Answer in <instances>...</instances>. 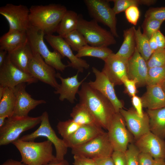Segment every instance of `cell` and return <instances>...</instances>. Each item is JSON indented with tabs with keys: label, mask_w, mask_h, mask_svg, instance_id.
I'll return each mask as SVG.
<instances>
[{
	"label": "cell",
	"mask_w": 165,
	"mask_h": 165,
	"mask_svg": "<svg viewBox=\"0 0 165 165\" xmlns=\"http://www.w3.org/2000/svg\"><path fill=\"white\" fill-rule=\"evenodd\" d=\"M79 103L85 105L92 114L98 124L108 130L116 113L110 101L87 82H83L78 93Z\"/></svg>",
	"instance_id": "6da1fadb"
},
{
	"label": "cell",
	"mask_w": 165,
	"mask_h": 165,
	"mask_svg": "<svg viewBox=\"0 0 165 165\" xmlns=\"http://www.w3.org/2000/svg\"><path fill=\"white\" fill-rule=\"evenodd\" d=\"M29 10L30 25L43 31L46 35L52 34L57 31L67 9L64 6L51 4L46 5L32 6Z\"/></svg>",
	"instance_id": "7a4b0ae2"
},
{
	"label": "cell",
	"mask_w": 165,
	"mask_h": 165,
	"mask_svg": "<svg viewBox=\"0 0 165 165\" xmlns=\"http://www.w3.org/2000/svg\"><path fill=\"white\" fill-rule=\"evenodd\" d=\"M12 144L20 152L21 161L27 165H46L56 159L53 153V144L48 140L35 142L19 138Z\"/></svg>",
	"instance_id": "3957f363"
},
{
	"label": "cell",
	"mask_w": 165,
	"mask_h": 165,
	"mask_svg": "<svg viewBox=\"0 0 165 165\" xmlns=\"http://www.w3.org/2000/svg\"><path fill=\"white\" fill-rule=\"evenodd\" d=\"M41 116L33 117L11 116L7 118L3 126L0 128V145H7L19 138L25 131L40 124Z\"/></svg>",
	"instance_id": "277c9868"
},
{
	"label": "cell",
	"mask_w": 165,
	"mask_h": 165,
	"mask_svg": "<svg viewBox=\"0 0 165 165\" xmlns=\"http://www.w3.org/2000/svg\"><path fill=\"white\" fill-rule=\"evenodd\" d=\"M28 42L33 52L38 53L45 61L56 70L63 72L68 64H64L61 59L64 57L58 52L54 50L51 52L45 43L44 38V33L31 25L27 31Z\"/></svg>",
	"instance_id": "5b68a950"
},
{
	"label": "cell",
	"mask_w": 165,
	"mask_h": 165,
	"mask_svg": "<svg viewBox=\"0 0 165 165\" xmlns=\"http://www.w3.org/2000/svg\"><path fill=\"white\" fill-rule=\"evenodd\" d=\"M77 29L83 36L87 44L92 46L107 47L116 42L110 31L101 27L95 20H86L80 15Z\"/></svg>",
	"instance_id": "8992f818"
},
{
	"label": "cell",
	"mask_w": 165,
	"mask_h": 165,
	"mask_svg": "<svg viewBox=\"0 0 165 165\" xmlns=\"http://www.w3.org/2000/svg\"><path fill=\"white\" fill-rule=\"evenodd\" d=\"M41 116V121L38 128L32 133L24 135L19 138L24 141H34L39 137H46L54 146L56 158L58 160L64 159L68 148L63 139L58 137L52 127L48 112L45 111Z\"/></svg>",
	"instance_id": "52a82bcc"
},
{
	"label": "cell",
	"mask_w": 165,
	"mask_h": 165,
	"mask_svg": "<svg viewBox=\"0 0 165 165\" xmlns=\"http://www.w3.org/2000/svg\"><path fill=\"white\" fill-rule=\"evenodd\" d=\"M113 151L108 133L105 131L87 142L72 148L74 156L91 159L111 156Z\"/></svg>",
	"instance_id": "ba28073f"
},
{
	"label": "cell",
	"mask_w": 165,
	"mask_h": 165,
	"mask_svg": "<svg viewBox=\"0 0 165 165\" xmlns=\"http://www.w3.org/2000/svg\"><path fill=\"white\" fill-rule=\"evenodd\" d=\"M109 0H85L84 2L90 16L97 22L108 26L115 37H119L116 28V14Z\"/></svg>",
	"instance_id": "9c48e42d"
},
{
	"label": "cell",
	"mask_w": 165,
	"mask_h": 165,
	"mask_svg": "<svg viewBox=\"0 0 165 165\" xmlns=\"http://www.w3.org/2000/svg\"><path fill=\"white\" fill-rule=\"evenodd\" d=\"M114 151L125 152L129 145L134 140L128 129L124 120L119 112L113 116L107 130Z\"/></svg>",
	"instance_id": "30bf717a"
},
{
	"label": "cell",
	"mask_w": 165,
	"mask_h": 165,
	"mask_svg": "<svg viewBox=\"0 0 165 165\" xmlns=\"http://www.w3.org/2000/svg\"><path fill=\"white\" fill-rule=\"evenodd\" d=\"M38 81L29 73L21 70L15 66L7 54L4 64L0 68V86L14 90L20 84L27 83L29 84Z\"/></svg>",
	"instance_id": "8fae6325"
},
{
	"label": "cell",
	"mask_w": 165,
	"mask_h": 165,
	"mask_svg": "<svg viewBox=\"0 0 165 165\" xmlns=\"http://www.w3.org/2000/svg\"><path fill=\"white\" fill-rule=\"evenodd\" d=\"M29 13V9L23 5L8 3L0 8V14L7 21L10 31H27L31 26Z\"/></svg>",
	"instance_id": "7c38bea8"
},
{
	"label": "cell",
	"mask_w": 165,
	"mask_h": 165,
	"mask_svg": "<svg viewBox=\"0 0 165 165\" xmlns=\"http://www.w3.org/2000/svg\"><path fill=\"white\" fill-rule=\"evenodd\" d=\"M33 52V57L28 67V73L38 80L57 89L60 84L56 79L55 69L47 64L38 53Z\"/></svg>",
	"instance_id": "4fadbf2b"
},
{
	"label": "cell",
	"mask_w": 165,
	"mask_h": 165,
	"mask_svg": "<svg viewBox=\"0 0 165 165\" xmlns=\"http://www.w3.org/2000/svg\"><path fill=\"white\" fill-rule=\"evenodd\" d=\"M44 38L54 50L58 52L63 57H66L69 59L70 61L68 64L69 67L81 73L84 69L89 68L90 65L85 60L77 57L73 53L71 47L63 37L59 35L48 34L45 35Z\"/></svg>",
	"instance_id": "5bb4252c"
},
{
	"label": "cell",
	"mask_w": 165,
	"mask_h": 165,
	"mask_svg": "<svg viewBox=\"0 0 165 165\" xmlns=\"http://www.w3.org/2000/svg\"><path fill=\"white\" fill-rule=\"evenodd\" d=\"M128 60L113 53L104 61L101 71L114 86L123 84V78L128 77Z\"/></svg>",
	"instance_id": "9a60e30c"
},
{
	"label": "cell",
	"mask_w": 165,
	"mask_h": 165,
	"mask_svg": "<svg viewBox=\"0 0 165 165\" xmlns=\"http://www.w3.org/2000/svg\"><path fill=\"white\" fill-rule=\"evenodd\" d=\"M92 70L95 75V79L94 81H90L88 83L110 101L116 112H119V110L123 108L124 103L117 97L114 88L115 86L103 72L95 67H93Z\"/></svg>",
	"instance_id": "2e32d148"
},
{
	"label": "cell",
	"mask_w": 165,
	"mask_h": 165,
	"mask_svg": "<svg viewBox=\"0 0 165 165\" xmlns=\"http://www.w3.org/2000/svg\"><path fill=\"white\" fill-rule=\"evenodd\" d=\"M119 112L135 141L150 131L149 118L146 112H144L143 117L140 116L133 108L128 110L122 108Z\"/></svg>",
	"instance_id": "e0dca14e"
},
{
	"label": "cell",
	"mask_w": 165,
	"mask_h": 165,
	"mask_svg": "<svg viewBox=\"0 0 165 165\" xmlns=\"http://www.w3.org/2000/svg\"><path fill=\"white\" fill-rule=\"evenodd\" d=\"M25 83L16 86L13 90L16 98L15 108L12 116H28L29 112L40 105L46 103L43 100H35L26 90Z\"/></svg>",
	"instance_id": "ac0fdd59"
},
{
	"label": "cell",
	"mask_w": 165,
	"mask_h": 165,
	"mask_svg": "<svg viewBox=\"0 0 165 165\" xmlns=\"http://www.w3.org/2000/svg\"><path fill=\"white\" fill-rule=\"evenodd\" d=\"M139 151L151 155L154 159L165 160V141L150 131L145 134L134 143Z\"/></svg>",
	"instance_id": "d6986e66"
},
{
	"label": "cell",
	"mask_w": 165,
	"mask_h": 165,
	"mask_svg": "<svg viewBox=\"0 0 165 165\" xmlns=\"http://www.w3.org/2000/svg\"><path fill=\"white\" fill-rule=\"evenodd\" d=\"M97 124L81 126L71 136L63 139L68 148L71 149L90 141L104 131Z\"/></svg>",
	"instance_id": "ffe728a7"
},
{
	"label": "cell",
	"mask_w": 165,
	"mask_h": 165,
	"mask_svg": "<svg viewBox=\"0 0 165 165\" xmlns=\"http://www.w3.org/2000/svg\"><path fill=\"white\" fill-rule=\"evenodd\" d=\"M78 72L75 75L66 78L62 77L61 74L57 73L56 78L59 79L61 83L59 87L54 92L56 94H59V99L61 101L67 100L70 103H73L76 100V94L78 93L80 86L86 79L90 73L82 80L79 82L78 80Z\"/></svg>",
	"instance_id": "44dd1931"
},
{
	"label": "cell",
	"mask_w": 165,
	"mask_h": 165,
	"mask_svg": "<svg viewBox=\"0 0 165 165\" xmlns=\"http://www.w3.org/2000/svg\"><path fill=\"white\" fill-rule=\"evenodd\" d=\"M148 69L146 62L136 48L128 60V78L131 79H136L138 82V86L146 85Z\"/></svg>",
	"instance_id": "7402d4cb"
},
{
	"label": "cell",
	"mask_w": 165,
	"mask_h": 165,
	"mask_svg": "<svg viewBox=\"0 0 165 165\" xmlns=\"http://www.w3.org/2000/svg\"><path fill=\"white\" fill-rule=\"evenodd\" d=\"M141 99L143 108L147 109L165 106V94L160 85L147 86L146 91Z\"/></svg>",
	"instance_id": "603a6c76"
},
{
	"label": "cell",
	"mask_w": 165,
	"mask_h": 165,
	"mask_svg": "<svg viewBox=\"0 0 165 165\" xmlns=\"http://www.w3.org/2000/svg\"><path fill=\"white\" fill-rule=\"evenodd\" d=\"M28 42L27 31L9 30L0 38V50L9 53Z\"/></svg>",
	"instance_id": "cb8c5ba5"
},
{
	"label": "cell",
	"mask_w": 165,
	"mask_h": 165,
	"mask_svg": "<svg viewBox=\"0 0 165 165\" xmlns=\"http://www.w3.org/2000/svg\"><path fill=\"white\" fill-rule=\"evenodd\" d=\"M8 55L11 61L15 66L21 70L29 73L28 67L33 57L34 52L28 42L8 53Z\"/></svg>",
	"instance_id": "d4e9b609"
},
{
	"label": "cell",
	"mask_w": 165,
	"mask_h": 165,
	"mask_svg": "<svg viewBox=\"0 0 165 165\" xmlns=\"http://www.w3.org/2000/svg\"><path fill=\"white\" fill-rule=\"evenodd\" d=\"M150 131L160 138H165V106L155 109H147Z\"/></svg>",
	"instance_id": "484cf974"
},
{
	"label": "cell",
	"mask_w": 165,
	"mask_h": 165,
	"mask_svg": "<svg viewBox=\"0 0 165 165\" xmlns=\"http://www.w3.org/2000/svg\"><path fill=\"white\" fill-rule=\"evenodd\" d=\"M135 30L132 26L123 30V41L117 55L128 59L132 56L136 48Z\"/></svg>",
	"instance_id": "4316f807"
},
{
	"label": "cell",
	"mask_w": 165,
	"mask_h": 165,
	"mask_svg": "<svg viewBox=\"0 0 165 165\" xmlns=\"http://www.w3.org/2000/svg\"><path fill=\"white\" fill-rule=\"evenodd\" d=\"M79 15L75 12L67 10L63 15L56 32L64 38L71 32L77 29Z\"/></svg>",
	"instance_id": "83f0119b"
},
{
	"label": "cell",
	"mask_w": 165,
	"mask_h": 165,
	"mask_svg": "<svg viewBox=\"0 0 165 165\" xmlns=\"http://www.w3.org/2000/svg\"><path fill=\"white\" fill-rule=\"evenodd\" d=\"M70 116L75 122L80 125H99L88 109L79 103L73 107Z\"/></svg>",
	"instance_id": "f1b7e54d"
},
{
	"label": "cell",
	"mask_w": 165,
	"mask_h": 165,
	"mask_svg": "<svg viewBox=\"0 0 165 165\" xmlns=\"http://www.w3.org/2000/svg\"><path fill=\"white\" fill-rule=\"evenodd\" d=\"M16 101L13 90L5 87L3 96L0 100V116H5L8 118L13 116Z\"/></svg>",
	"instance_id": "f546056e"
},
{
	"label": "cell",
	"mask_w": 165,
	"mask_h": 165,
	"mask_svg": "<svg viewBox=\"0 0 165 165\" xmlns=\"http://www.w3.org/2000/svg\"><path fill=\"white\" fill-rule=\"evenodd\" d=\"M113 52L107 47L94 46L88 44L82 47L76 56L79 58L84 57H91L105 60Z\"/></svg>",
	"instance_id": "4dcf8cb0"
},
{
	"label": "cell",
	"mask_w": 165,
	"mask_h": 165,
	"mask_svg": "<svg viewBox=\"0 0 165 165\" xmlns=\"http://www.w3.org/2000/svg\"><path fill=\"white\" fill-rule=\"evenodd\" d=\"M136 48L141 56L146 62L150 58L153 52L151 49L149 38L141 31L139 26L135 31Z\"/></svg>",
	"instance_id": "1f68e13d"
},
{
	"label": "cell",
	"mask_w": 165,
	"mask_h": 165,
	"mask_svg": "<svg viewBox=\"0 0 165 165\" xmlns=\"http://www.w3.org/2000/svg\"><path fill=\"white\" fill-rule=\"evenodd\" d=\"M109 1L113 2L114 6L112 9L116 14L122 12H125L129 7L132 6L138 7L139 5H143L150 6L156 2L155 0H112Z\"/></svg>",
	"instance_id": "d6a6232c"
},
{
	"label": "cell",
	"mask_w": 165,
	"mask_h": 165,
	"mask_svg": "<svg viewBox=\"0 0 165 165\" xmlns=\"http://www.w3.org/2000/svg\"><path fill=\"white\" fill-rule=\"evenodd\" d=\"M63 38L72 50L77 52L88 44L83 36L77 29L69 33Z\"/></svg>",
	"instance_id": "836d02e7"
},
{
	"label": "cell",
	"mask_w": 165,
	"mask_h": 165,
	"mask_svg": "<svg viewBox=\"0 0 165 165\" xmlns=\"http://www.w3.org/2000/svg\"><path fill=\"white\" fill-rule=\"evenodd\" d=\"M165 79V66L148 68L146 86L160 85Z\"/></svg>",
	"instance_id": "e575fe53"
},
{
	"label": "cell",
	"mask_w": 165,
	"mask_h": 165,
	"mask_svg": "<svg viewBox=\"0 0 165 165\" xmlns=\"http://www.w3.org/2000/svg\"><path fill=\"white\" fill-rule=\"evenodd\" d=\"M81 126L71 119L65 121H59L57 128L63 139H65L72 135Z\"/></svg>",
	"instance_id": "d590c367"
},
{
	"label": "cell",
	"mask_w": 165,
	"mask_h": 165,
	"mask_svg": "<svg viewBox=\"0 0 165 165\" xmlns=\"http://www.w3.org/2000/svg\"><path fill=\"white\" fill-rule=\"evenodd\" d=\"M163 22L150 18H145L142 25L143 33L149 39L157 31Z\"/></svg>",
	"instance_id": "8d00e7d4"
},
{
	"label": "cell",
	"mask_w": 165,
	"mask_h": 165,
	"mask_svg": "<svg viewBox=\"0 0 165 165\" xmlns=\"http://www.w3.org/2000/svg\"><path fill=\"white\" fill-rule=\"evenodd\" d=\"M146 64L148 68L165 66V49H159L154 52Z\"/></svg>",
	"instance_id": "74e56055"
},
{
	"label": "cell",
	"mask_w": 165,
	"mask_h": 165,
	"mask_svg": "<svg viewBox=\"0 0 165 165\" xmlns=\"http://www.w3.org/2000/svg\"><path fill=\"white\" fill-rule=\"evenodd\" d=\"M140 152L135 144H130L125 152L127 165H138V157Z\"/></svg>",
	"instance_id": "f35d334b"
},
{
	"label": "cell",
	"mask_w": 165,
	"mask_h": 165,
	"mask_svg": "<svg viewBox=\"0 0 165 165\" xmlns=\"http://www.w3.org/2000/svg\"><path fill=\"white\" fill-rule=\"evenodd\" d=\"M145 17L163 22L165 20V6L149 8L146 12Z\"/></svg>",
	"instance_id": "ab89813d"
},
{
	"label": "cell",
	"mask_w": 165,
	"mask_h": 165,
	"mask_svg": "<svg viewBox=\"0 0 165 165\" xmlns=\"http://www.w3.org/2000/svg\"><path fill=\"white\" fill-rule=\"evenodd\" d=\"M127 20L130 23L134 25L137 24L140 16V12L138 7L132 6L125 11Z\"/></svg>",
	"instance_id": "60d3db41"
},
{
	"label": "cell",
	"mask_w": 165,
	"mask_h": 165,
	"mask_svg": "<svg viewBox=\"0 0 165 165\" xmlns=\"http://www.w3.org/2000/svg\"><path fill=\"white\" fill-rule=\"evenodd\" d=\"M122 82L125 86L126 91L130 96L132 97L136 95L138 83L136 79H130L128 77L125 76L122 79Z\"/></svg>",
	"instance_id": "b9f144b4"
},
{
	"label": "cell",
	"mask_w": 165,
	"mask_h": 165,
	"mask_svg": "<svg viewBox=\"0 0 165 165\" xmlns=\"http://www.w3.org/2000/svg\"><path fill=\"white\" fill-rule=\"evenodd\" d=\"M111 157L115 165H127V159L125 152L114 151Z\"/></svg>",
	"instance_id": "7bdbcfd3"
},
{
	"label": "cell",
	"mask_w": 165,
	"mask_h": 165,
	"mask_svg": "<svg viewBox=\"0 0 165 165\" xmlns=\"http://www.w3.org/2000/svg\"><path fill=\"white\" fill-rule=\"evenodd\" d=\"M155 159L149 154L140 152L138 155V165H153Z\"/></svg>",
	"instance_id": "ee69618b"
},
{
	"label": "cell",
	"mask_w": 165,
	"mask_h": 165,
	"mask_svg": "<svg viewBox=\"0 0 165 165\" xmlns=\"http://www.w3.org/2000/svg\"><path fill=\"white\" fill-rule=\"evenodd\" d=\"M131 102L138 115L141 117H143L144 112L143 111V105L141 97L137 95L132 97L131 98Z\"/></svg>",
	"instance_id": "f6af8a7d"
},
{
	"label": "cell",
	"mask_w": 165,
	"mask_h": 165,
	"mask_svg": "<svg viewBox=\"0 0 165 165\" xmlns=\"http://www.w3.org/2000/svg\"><path fill=\"white\" fill-rule=\"evenodd\" d=\"M93 159L97 165H115L111 156L99 157Z\"/></svg>",
	"instance_id": "bcb514c9"
},
{
	"label": "cell",
	"mask_w": 165,
	"mask_h": 165,
	"mask_svg": "<svg viewBox=\"0 0 165 165\" xmlns=\"http://www.w3.org/2000/svg\"><path fill=\"white\" fill-rule=\"evenodd\" d=\"M156 39L159 49H165V36L160 30L155 34Z\"/></svg>",
	"instance_id": "7dc6e473"
},
{
	"label": "cell",
	"mask_w": 165,
	"mask_h": 165,
	"mask_svg": "<svg viewBox=\"0 0 165 165\" xmlns=\"http://www.w3.org/2000/svg\"><path fill=\"white\" fill-rule=\"evenodd\" d=\"M74 158L78 159L82 165H97L93 159L80 156H74Z\"/></svg>",
	"instance_id": "c3c4849f"
},
{
	"label": "cell",
	"mask_w": 165,
	"mask_h": 165,
	"mask_svg": "<svg viewBox=\"0 0 165 165\" xmlns=\"http://www.w3.org/2000/svg\"><path fill=\"white\" fill-rule=\"evenodd\" d=\"M155 34H154L149 40L150 47L153 52L159 49L156 39Z\"/></svg>",
	"instance_id": "681fc988"
},
{
	"label": "cell",
	"mask_w": 165,
	"mask_h": 165,
	"mask_svg": "<svg viewBox=\"0 0 165 165\" xmlns=\"http://www.w3.org/2000/svg\"><path fill=\"white\" fill-rule=\"evenodd\" d=\"M46 165H70L68 162L64 159L58 160L56 158Z\"/></svg>",
	"instance_id": "f907efd6"
},
{
	"label": "cell",
	"mask_w": 165,
	"mask_h": 165,
	"mask_svg": "<svg viewBox=\"0 0 165 165\" xmlns=\"http://www.w3.org/2000/svg\"><path fill=\"white\" fill-rule=\"evenodd\" d=\"M0 165H27L21 161L9 159L6 160Z\"/></svg>",
	"instance_id": "816d5d0a"
},
{
	"label": "cell",
	"mask_w": 165,
	"mask_h": 165,
	"mask_svg": "<svg viewBox=\"0 0 165 165\" xmlns=\"http://www.w3.org/2000/svg\"><path fill=\"white\" fill-rule=\"evenodd\" d=\"M8 53L6 51L0 50V68L4 64Z\"/></svg>",
	"instance_id": "f5cc1de1"
},
{
	"label": "cell",
	"mask_w": 165,
	"mask_h": 165,
	"mask_svg": "<svg viewBox=\"0 0 165 165\" xmlns=\"http://www.w3.org/2000/svg\"><path fill=\"white\" fill-rule=\"evenodd\" d=\"M153 165H165V160L161 158L155 159Z\"/></svg>",
	"instance_id": "db71d44e"
},
{
	"label": "cell",
	"mask_w": 165,
	"mask_h": 165,
	"mask_svg": "<svg viewBox=\"0 0 165 165\" xmlns=\"http://www.w3.org/2000/svg\"><path fill=\"white\" fill-rule=\"evenodd\" d=\"M7 118L5 116H0V128L2 127L4 124Z\"/></svg>",
	"instance_id": "11a10c76"
},
{
	"label": "cell",
	"mask_w": 165,
	"mask_h": 165,
	"mask_svg": "<svg viewBox=\"0 0 165 165\" xmlns=\"http://www.w3.org/2000/svg\"><path fill=\"white\" fill-rule=\"evenodd\" d=\"M5 87L0 85V100L2 99L4 94Z\"/></svg>",
	"instance_id": "9f6ffc18"
},
{
	"label": "cell",
	"mask_w": 165,
	"mask_h": 165,
	"mask_svg": "<svg viewBox=\"0 0 165 165\" xmlns=\"http://www.w3.org/2000/svg\"><path fill=\"white\" fill-rule=\"evenodd\" d=\"M74 161L73 162L74 165H82L81 162L77 159L74 158Z\"/></svg>",
	"instance_id": "6f0895ef"
},
{
	"label": "cell",
	"mask_w": 165,
	"mask_h": 165,
	"mask_svg": "<svg viewBox=\"0 0 165 165\" xmlns=\"http://www.w3.org/2000/svg\"><path fill=\"white\" fill-rule=\"evenodd\" d=\"M165 94V79L160 84Z\"/></svg>",
	"instance_id": "680465c9"
}]
</instances>
